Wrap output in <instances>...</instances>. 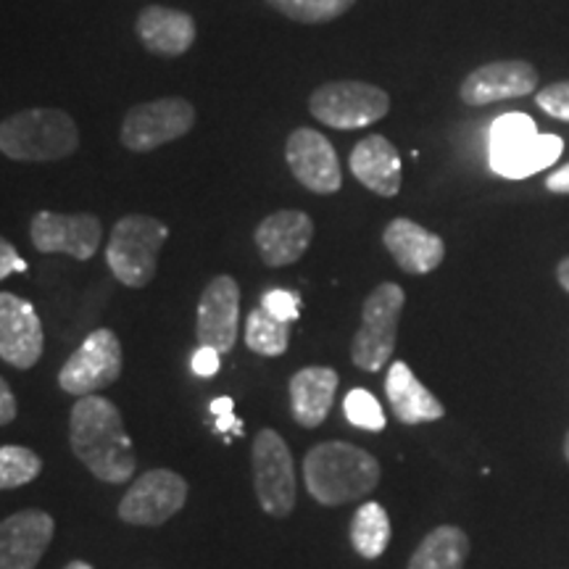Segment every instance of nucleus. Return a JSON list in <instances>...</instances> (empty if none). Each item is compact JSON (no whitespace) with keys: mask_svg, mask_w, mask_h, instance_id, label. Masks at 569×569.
Masks as SVG:
<instances>
[{"mask_svg":"<svg viewBox=\"0 0 569 569\" xmlns=\"http://www.w3.org/2000/svg\"><path fill=\"white\" fill-rule=\"evenodd\" d=\"M69 443L74 457L101 482L122 486L134 478L138 457L124 430L122 411L109 398L84 396L71 407Z\"/></svg>","mask_w":569,"mask_h":569,"instance_id":"1","label":"nucleus"},{"mask_svg":"<svg viewBox=\"0 0 569 569\" xmlns=\"http://www.w3.org/2000/svg\"><path fill=\"white\" fill-rule=\"evenodd\" d=\"M303 480L317 503L340 507L372 493L380 482V461L346 440H327L306 453Z\"/></svg>","mask_w":569,"mask_h":569,"instance_id":"2","label":"nucleus"},{"mask_svg":"<svg viewBox=\"0 0 569 569\" xmlns=\"http://www.w3.org/2000/svg\"><path fill=\"white\" fill-rule=\"evenodd\" d=\"M80 148V127L61 109H24L0 122V153L11 161H61Z\"/></svg>","mask_w":569,"mask_h":569,"instance_id":"3","label":"nucleus"},{"mask_svg":"<svg viewBox=\"0 0 569 569\" xmlns=\"http://www.w3.org/2000/svg\"><path fill=\"white\" fill-rule=\"evenodd\" d=\"M565 151L557 134H540L528 113H503L490 127V167L509 180H525L551 167Z\"/></svg>","mask_w":569,"mask_h":569,"instance_id":"4","label":"nucleus"},{"mask_svg":"<svg viewBox=\"0 0 569 569\" xmlns=\"http://www.w3.org/2000/svg\"><path fill=\"white\" fill-rule=\"evenodd\" d=\"M169 238V227L146 213H127L113 224L106 264L127 288H146L159 272V253Z\"/></svg>","mask_w":569,"mask_h":569,"instance_id":"5","label":"nucleus"},{"mask_svg":"<svg viewBox=\"0 0 569 569\" xmlns=\"http://www.w3.org/2000/svg\"><path fill=\"white\" fill-rule=\"evenodd\" d=\"M407 293L401 284L382 282L361 306V327L351 343L353 365L365 372H380L396 351L398 319H401Z\"/></svg>","mask_w":569,"mask_h":569,"instance_id":"6","label":"nucleus"},{"mask_svg":"<svg viewBox=\"0 0 569 569\" xmlns=\"http://www.w3.org/2000/svg\"><path fill=\"white\" fill-rule=\"evenodd\" d=\"M309 111L332 130H361L388 117L390 96L372 82L336 80L311 92Z\"/></svg>","mask_w":569,"mask_h":569,"instance_id":"7","label":"nucleus"},{"mask_svg":"<svg viewBox=\"0 0 569 569\" xmlns=\"http://www.w3.org/2000/svg\"><path fill=\"white\" fill-rule=\"evenodd\" d=\"M196 124V106L188 98H156L132 106L124 113L122 122V146L132 153H151L156 148L169 146L193 130Z\"/></svg>","mask_w":569,"mask_h":569,"instance_id":"8","label":"nucleus"},{"mask_svg":"<svg viewBox=\"0 0 569 569\" xmlns=\"http://www.w3.org/2000/svg\"><path fill=\"white\" fill-rule=\"evenodd\" d=\"M253 488L261 509L272 517H288L296 509V467L284 438L261 430L253 440Z\"/></svg>","mask_w":569,"mask_h":569,"instance_id":"9","label":"nucleus"},{"mask_svg":"<svg viewBox=\"0 0 569 569\" xmlns=\"http://www.w3.org/2000/svg\"><path fill=\"white\" fill-rule=\"evenodd\" d=\"M119 375H122V343L109 327H98L61 367L59 386L69 396L84 398L113 386Z\"/></svg>","mask_w":569,"mask_h":569,"instance_id":"10","label":"nucleus"},{"mask_svg":"<svg viewBox=\"0 0 569 569\" xmlns=\"http://www.w3.org/2000/svg\"><path fill=\"white\" fill-rule=\"evenodd\" d=\"M188 501V482L172 469L142 472L119 501V519L134 528H156L172 519Z\"/></svg>","mask_w":569,"mask_h":569,"instance_id":"11","label":"nucleus"},{"mask_svg":"<svg viewBox=\"0 0 569 569\" xmlns=\"http://www.w3.org/2000/svg\"><path fill=\"white\" fill-rule=\"evenodd\" d=\"M284 161L290 174L303 184L309 193L332 196L343 188V169H340L336 146L311 127H298L284 142Z\"/></svg>","mask_w":569,"mask_h":569,"instance_id":"12","label":"nucleus"},{"mask_svg":"<svg viewBox=\"0 0 569 569\" xmlns=\"http://www.w3.org/2000/svg\"><path fill=\"white\" fill-rule=\"evenodd\" d=\"M30 238L40 253H67L77 261H88L101 246L103 224L92 213L38 211L32 217Z\"/></svg>","mask_w":569,"mask_h":569,"instance_id":"13","label":"nucleus"},{"mask_svg":"<svg viewBox=\"0 0 569 569\" xmlns=\"http://www.w3.org/2000/svg\"><path fill=\"white\" fill-rule=\"evenodd\" d=\"M240 336V284L230 274H219L206 284L198 301L196 338L219 353H230Z\"/></svg>","mask_w":569,"mask_h":569,"instance_id":"14","label":"nucleus"},{"mask_svg":"<svg viewBox=\"0 0 569 569\" xmlns=\"http://www.w3.org/2000/svg\"><path fill=\"white\" fill-rule=\"evenodd\" d=\"M42 348L46 336L34 306L21 296L0 293V359L17 369H32Z\"/></svg>","mask_w":569,"mask_h":569,"instance_id":"15","label":"nucleus"},{"mask_svg":"<svg viewBox=\"0 0 569 569\" xmlns=\"http://www.w3.org/2000/svg\"><path fill=\"white\" fill-rule=\"evenodd\" d=\"M538 69L530 61H493L469 71L459 88V98L467 106H490L530 96L538 88Z\"/></svg>","mask_w":569,"mask_h":569,"instance_id":"16","label":"nucleus"},{"mask_svg":"<svg viewBox=\"0 0 569 569\" xmlns=\"http://www.w3.org/2000/svg\"><path fill=\"white\" fill-rule=\"evenodd\" d=\"M311 240H315V222H311L309 213L298 209L269 213L253 232L256 251H259L261 261L272 269L296 264L309 251Z\"/></svg>","mask_w":569,"mask_h":569,"instance_id":"17","label":"nucleus"},{"mask_svg":"<svg viewBox=\"0 0 569 569\" xmlns=\"http://www.w3.org/2000/svg\"><path fill=\"white\" fill-rule=\"evenodd\" d=\"M56 532L48 511L24 509L0 522V569H34Z\"/></svg>","mask_w":569,"mask_h":569,"instance_id":"18","label":"nucleus"},{"mask_svg":"<svg viewBox=\"0 0 569 569\" xmlns=\"http://www.w3.org/2000/svg\"><path fill=\"white\" fill-rule=\"evenodd\" d=\"M134 34L148 53L159 59H180L193 48L198 24L188 11L169 6H146L134 19Z\"/></svg>","mask_w":569,"mask_h":569,"instance_id":"19","label":"nucleus"},{"mask_svg":"<svg viewBox=\"0 0 569 569\" xmlns=\"http://www.w3.org/2000/svg\"><path fill=\"white\" fill-rule=\"evenodd\" d=\"M382 243L407 274H430L446 259L443 238L403 217L388 222L386 232H382Z\"/></svg>","mask_w":569,"mask_h":569,"instance_id":"20","label":"nucleus"},{"mask_svg":"<svg viewBox=\"0 0 569 569\" xmlns=\"http://www.w3.org/2000/svg\"><path fill=\"white\" fill-rule=\"evenodd\" d=\"M348 167L356 180L377 196L396 198L401 190V156L393 142L382 134H369L356 142Z\"/></svg>","mask_w":569,"mask_h":569,"instance_id":"21","label":"nucleus"},{"mask_svg":"<svg viewBox=\"0 0 569 569\" xmlns=\"http://www.w3.org/2000/svg\"><path fill=\"white\" fill-rule=\"evenodd\" d=\"M340 377L330 367H306L290 377V411L301 427L315 430L327 419L336 401Z\"/></svg>","mask_w":569,"mask_h":569,"instance_id":"22","label":"nucleus"},{"mask_svg":"<svg viewBox=\"0 0 569 569\" xmlns=\"http://www.w3.org/2000/svg\"><path fill=\"white\" fill-rule=\"evenodd\" d=\"M386 396L390 407H393L398 422L403 425L436 422V419L446 415L443 403L417 380V375L411 372L409 365H403V361H393V365H390Z\"/></svg>","mask_w":569,"mask_h":569,"instance_id":"23","label":"nucleus"},{"mask_svg":"<svg viewBox=\"0 0 569 569\" xmlns=\"http://www.w3.org/2000/svg\"><path fill=\"white\" fill-rule=\"evenodd\" d=\"M469 557V538L457 525H440L427 532L407 569H465Z\"/></svg>","mask_w":569,"mask_h":569,"instance_id":"24","label":"nucleus"},{"mask_svg":"<svg viewBox=\"0 0 569 569\" xmlns=\"http://www.w3.org/2000/svg\"><path fill=\"white\" fill-rule=\"evenodd\" d=\"M351 543L359 557L377 559L382 557L390 543V517L386 507L377 501L361 503L351 522Z\"/></svg>","mask_w":569,"mask_h":569,"instance_id":"25","label":"nucleus"},{"mask_svg":"<svg viewBox=\"0 0 569 569\" xmlns=\"http://www.w3.org/2000/svg\"><path fill=\"white\" fill-rule=\"evenodd\" d=\"M246 346L259 356H282L290 346V322H282L267 309H253L246 319Z\"/></svg>","mask_w":569,"mask_h":569,"instance_id":"26","label":"nucleus"},{"mask_svg":"<svg viewBox=\"0 0 569 569\" xmlns=\"http://www.w3.org/2000/svg\"><path fill=\"white\" fill-rule=\"evenodd\" d=\"M267 6L298 24H330L351 11L356 0H267Z\"/></svg>","mask_w":569,"mask_h":569,"instance_id":"27","label":"nucleus"},{"mask_svg":"<svg viewBox=\"0 0 569 569\" xmlns=\"http://www.w3.org/2000/svg\"><path fill=\"white\" fill-rule=\"evenodd\" d=\"M42 472V459L32 448L0 446V490H13L30 482Z\"/></svg>","mask_w":569,"mask_h":569,"instance_id":"28","label":"nucleus"},{"mask_svg":"<svg viewBox=\"0 0 569 569\" xmlns=\"http://www.w3.org/2000/svg\"><path fill=\"white\" fill-rule=\"evenodd\" d=\"M343 411H346L348 422H351L353 427H361V430L380 432V430H386V425H388L386 411H382L380 401H377L369 390H361V388L351 390L343 401Z\"/></svg>","mask_w":569,"mask_h":569,"instance_id":"29","label":"nucleus"},{"mask_svg":"<svg viewBox=\"0 0 569 569\" xmlns=\"http://www.w3.org/2000/svg\"><path fill=\"white\" fill-rule=\"evenodd\" d=\"M536 103L543 109L549 117L559 119V122L569 124V80L567 82H553L546 84L543 90H538Z\"/></svg>","mask_w":569,"mask_h":569,"instance_id":"30","label":"nucleus"},{"mask_svg":"<svg viewBox=\"0 0 569 569\" xmlns=\"http://www.w3.org/2000/svg\"><path fill=\"white\" fill-rule=\"evenodd\" d=\"M261 309H267L269 315L282 319V322H293V319H298V296L288 293V290H272L261 301Z\"/></svg>","mask_w":569,"mask_h":569,"instance_id":"31","label":"nucleus"},{"mask_svg":"<svg viewBox=\"0 0 569 569\" xmlns=\"http://www.w3.org/2000/svg\"><path fill=\"white\" fill-rule=\"evenodd\" d=\"M17 272H27V261L21 259L17 246L9 243V240L0 234V280H6V277Z\"/></svg>","mask_w":569,"mask_h":569,"instance_id":"32","label":"nucleus"},{"mask_svg":"<svg viewBox=\"0 0 569 569\" xmlns=\"http://www.w3.org/2000/svg\"><path fill=\"white\" fill-rule=\"evenodd\" d=\"M219 351H213L209 346H201L198 351L193 353V361H190V367H193V372L198 377H211L219 372Z\"/></svg>","mask_w":569,"mask_h":569,"instance_id":"33","label":"nucleus"},{"mask_svg":"<svg viewBox=\"0 0 569 569\" xmlns=\"http://www.w3.org/2000/svg\"><path fill=\"white\" fill-rule=\"evenodd\" d=\"M17 411H19L17 396H13V390L9 388V382H6L3 377H0V427L13 422V419H17Z\"/></svg>","mask_w":569,"mask_h":569,"instance_id":"34","label":"nucleus"},{"mask_svg":"<svg viewBox=\"0 0 569 569\" xmlns=\"http://www.w3.org/2000/svg\"><path fill=\"white\" fill-rule=\"evenodd\" d=\"M546 190L557 196H569V163L546 177Z\"/></svg>","mask_w":569,"mask_h":569,"instance_id":"35","label":"nucleus"},{"mask_svg":"<svg viewBox=\"0 0 569 569\" xmlns=\"http://www.w3.org/2000/svg\"><path fill=\"white\" fill-rule=\"evenodd\" d=\"M217 430H219V432H227V430H232L234 436H240V432H243V427H240V422H238V419L232 417V411H230V415H222V417H219V422H217Z\"/></svg>","mask_w":569,"mask_h":569,"instance_id":"36","label":"nucleus"},{"mask_svg":"<svg viewBox=\"0 0 569 569\" xmlns=\"http://www.w3.org/2000/svg\"><path fill=\"white\" fill-rule=\"evenodd\" d=\"M211 411L217 417H222V415H230L232 411V398H217V401H211Z\"/></svg>","mask_w":569,"mask_h":569,"instance_id":"37","label":"nucleus"},{"mask_svg":"<svg viewBox=\"0 0 569 569\" xmlns=\"http://www.w3.org/2000/svg\"><path fill=\"white\" fill-rule=\"evenodd\" d=\"M557 280H559L561 288H565L567 293H569V256H567V259L559 261V267H557Z\"/></svg>","mask_w":569,"mask_h":569,"instance_id":"38","label":"nucleus"},{"mask_svg":"<svg viewBox=\"0 0 569 569\" xmlns=\"http://www.w3.org/2000/svg\"><path fill=\"white\" fill-rule=\"evenodd\" d=\"M63 569H92V565H88V561L77 559V561H69V565L63 567Z\"/></svg>","mask_w":569,"mask_h":569,"instance_id":"39","label":"nucleus"},{"mask_svg":"<svg viewBox=\"0 0 569 569\" xmlns=\"http://www.w3.org/2000/svg\"><path fill=\"white\" fill-rule=\"evenodd\" d=\"M565 457L569 461V432H567V438H565Z\"/></svg>","mask_w":569,"mask_h":569,"instance_id":"40","label":"nucleus"}]
</instances>
